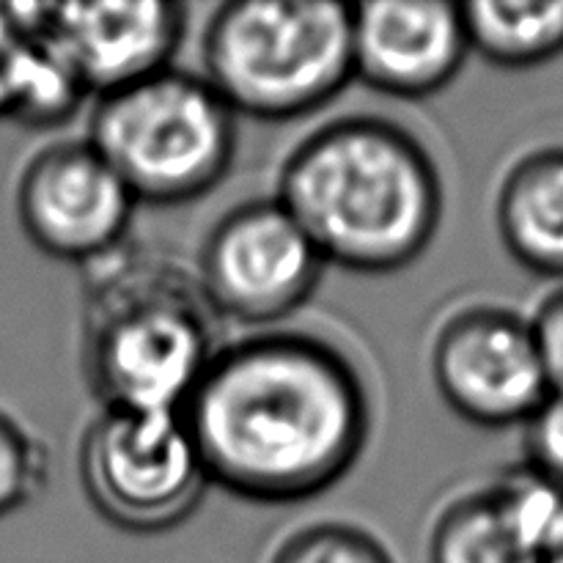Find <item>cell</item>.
<instances>
[{"instance_id": "6da1fadb", "label": "cell", "mask_w": 563, "mask_h": 563, "mask_svg": "<svg viewBox=\"0 0 563 563\" xmlns=\"http://www.w3.org/2000/svg\"><path fill=\"white\" fill-rule=\"evenodd\" d=\"M209 482L256 504L317 498L357 465L372 399L355 363L311 333L264 330L220 346L187 399Z\"/></svg>"}, {"instance_id": "2e32d148", "label": "cell", "mask_w": 563, "mask_h": 563, "mask_svg": "<svg viewBox=\"0 0 563 563\" xmlns=\"http://www.w3.org/2000/svg\"><path fill=\"white\" fill-rule=\"evenodd\" d=\"M49 456L42 440L0 412V520L31 504L47 487Z\"/></svg>"}, {"instance_id": "7a4b0ae2", "label": "cell", "mask_w": 563, "mask_h": 563, "mask_svg": "<svg viewBox=\"0 0 563 563\" xmlns=\"http://www.w3.org/2000/svg\"><path fill=\"white\" fill-rule=\"evenodd\" d=\"M275 201L324 264L396 273L416 262L443 218V179L416 135L377 115H344L286 157Z\"/></svg>"}, {"instance_id": "ffe728a7", "label": "cell", "mask_w": 563, "mask_h": 563, "mask_svg": "<svg viewBox=\"0 0 563 563\" xmlns=\"http://www.w3.org/2000/svg\"><path fill=\"white\" fill-rule=\"evenodd\" d=\"M544 563H563V539L555 544V550L548 555V559H544Z\"/></svg>"}, {"instance_id": "4fadbf2b", "label": "cell", "mask_w": 563, "mask_h": 563, "mask_svg": "<svg viewBox=\"0 0 563 563\" xmlns=\"http://www.w3.org/2000/svg\"><path fill=\"white\" fill-rule=\"evenodd\" d=\"M460 11L471 53L489 64L533 69L563 53V0H476L460 5Z\"/></svg>"}, {"instance_id": "277c9868", "label": "cell", "mask_w": 563, "mask_h": 563, "mask_svg": "<svg viewBox=\"0 0 563 563\" xmlns=\"http://www.w3.org/2000/svg\"><path fill=\"white\" fill-rule=\"evenodd\" d=\"M203 80L236 115L289 121L344 91L352 5L333 0H231L203 31Z\"/></svg>"}, {"instance_id": "d6986e66", "label": "cell", "mask_w": 563, "mask_h": 563, "mask_svg": "<svg viewBox=\"0 0 563 563\" xmlns=\"http://www.w3.org/2000/svg\"><path fill=\"white\" fill-rule=\"evenodd\" d=\"M531 324L548 372L550 394L563 396V286L544 297L531 317Z\"/></svg>"}, {"instance_id": "9a60e30c", "label": "cell", "mask_w": 563, "mask_h": 563, "mask_svg": "<svg viewBox=\"0 0 563 563\" xmlns=\"http://www.w3.org/2000/svg\"><path fill=\"white\" fill-rule=\"evenodd\" d=\"M269 563H394L374 533L350 522H313L286 537Z\"/></svg>"}, {"instance_id": "9c48e42d", "label": "cell", "mask_w": 563, "mask_h": 563, "mask_svg": "<svg viewBox=\"0 0 563 563\" xmlns=\"http://www.w3.org/2000/svg\"><path fill=\"white\" fill-rule=\"evenodd\" d=\"M135 207L130 187L88 141L38 148L16 181V218L27 240L86 267L124 247Z\"/></svg>"}, {"instance_id": "7c38bea8", "label": "cell", "mask_w": 563, "mask_h": 563, "mask_svg": "<svg viewBox=\"0 0 563 563\" xmlns=\"http://www.w3.org/2000/svg\"><path fill=\"white\" fill-rule=\"evenodd\" d=\"M495 225L520 267L563 280V146L528 152L506 170Z\"/></svg>"}, {"instance_id": "5b68a950", "label": "cell", "mask_w": 563, "mask_h": 563, "mask_svg": "<svg viewBox=\"0 0 563 563\" xmlns=\"http://www.w3.org/2000/svg\"><path fill=\"white\" fill-rule=\"evenodd\" d=\"M86 141L135 201L170 207L196 201L229 174L236 113L203 75L170 66L99 97Z\"/></svg>"}, {"instance_id": "ac0fdd59", "label": "cell", "mask_w": 563, "mask_h": 563, "mask_svg": "<svg viewBox=\"0 0 563 563\" xmlns=\"http://www.w3.org/2000/svg\"><path fill=\"white\" fill-rule=\"evenodd\" d=\"M25 44V9L16 3L0 5V115H11V108H14Z\"/></svg>"}, {"instance_id": "3957f363", "label": "cell", "mask_w": 563, "mask_h": 563, "mask_svg": "<svg viewBox=\"0 0 563 563\" xmlns=\"http://www.w3.org/2000/svg\"><path fill=\"white\" fill-rule=\"evenodd\" d=\"M86 269L80 352L88 388L104 410H185L220 350L218 313L196 275L132 247Z\"/></svg>"}, {"instance_id": "ba28073f", "label": "cell", "mask_w": 563, "mask_h": 563, "mask_svg": "<svg viewBox=\"0 0 563 563\" xmlns=\"http://www.w3.org/2000/svg\"><path fill=\"white\" fill-rule=\"evenodd\" d=\"M432 379L445 405L487 429L522 427L550 396L531 317L504 306L451 313L432 341Z\"/></svg>"}, {"instance_id": "e0dca14e", "label": "cell", "mask_w": 563, "mask_h": 563, "mask_svg": "<svg viewBox=\"0 0 563 563\" xmlns=\"http://www.w3.org/2000/svg\"><path fill=\"white\" fill-rule=\"evenodd\" d=\"M522 429L528 471L563 489V396L550 394Z\"/></svg>"}, {"instance_id": "5bb4252c", "label": "cell", "mask_w": 563, "mask_h": 563, "mask_svg": "<svg viewBox=\"0 0 563 563\" xmlns=\"http://www.w3.org/2000/svg\"><path fill=\"white\" fill-rule=\"evenodd\" d=\"M429 563H542L511 526L493 482L451 500L429 533Z\"/></svg>"}, {"instance_id": "8992f818", "label": "cell", "mask_w": 563, "mask_h": 563, "mask_svg": "<svg viewBox=\"0 0 563 563\" xmlns=\"http://www.w3.org/2000/svg\"><path fill=\"white\" fill-rule=\"evenodd\" d=\"M82 493L119 531H174L201 506L209 473L181 412L102 410L77 454Z\"/></svg>"}, {"instance_id": "52a82bcc", "label": "cell", "mask_w": 563, "mask_h": 563, "mask_svg": "<svg viewBox=\"0 0 563 563\" xmlns=\"http://www.w3.org/2000/svg\"><path fill=\"white\" fill-rule=\"evenodd\" d=\"M324 258L275 198L225 212L203 240L196 280L218 317L275 328L317 291Z\"/></svg>"}, {"instance_id": "30bf717a", "label": "cell", "mask_w": 563, "mask_h": 563, "mask_svg": "<svg viewBox=\"0 0 563 563\" xmlns=\"http://www.w3.org/2000/svg\"><path fill=\"white\" fill-rule=\"evenodd\" d=\"M42 31L86 93L108 97L170 69L187 31V5L42 3Z\"/></svg>"}, {"instance_id": "8fae6325", "label": "cell", "mask_w": 563, "mask_h": 563, "mask_svg": "<svg viewBox=\"0 0 563 563\" xmlns=\"http://www.w3.org/2000/svg\"><path fill=\"white\" fill-rule=\"evenodd\" d=\"M465 20L443 0H374L352 5V69L374 91L423 99L443 91L465 64Z\"/></svg>"}]
</instances>
